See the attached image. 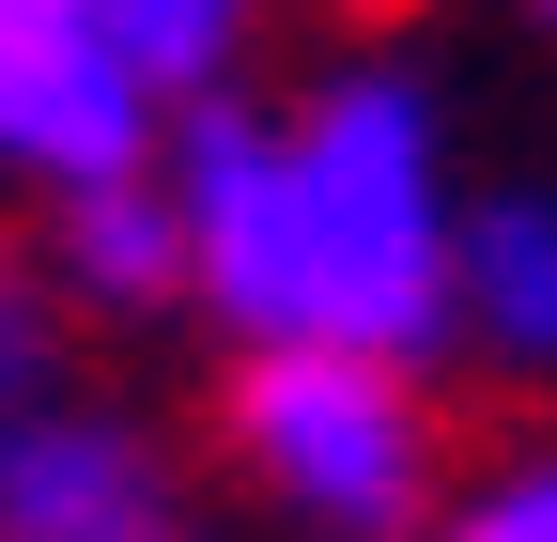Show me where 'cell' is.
<instances>
[{
	"instance_id": "1",
	"label": "cell",
	"mask_w": 557,
	"mask_h": 542,
	"mask_svg": "<svg viewBox=\"0 0 557 542\" xmlns=\"http://www.w3.org/2000/svg\"><path fill=\"white\" fill-rule=\"evenodd\" d=\"M186 295L248 342H449V171L403 78H325L310 109H186Z\"/></svg>"
},
{
	"instance_id": "4",
	"label": "cell",
	"mask_w": 557,
	"mask_h": 542,
	"mask_svg": "<svg viewBox=\"0 0 557 542\" xmlns=\"http://www.w3.org/2000/svg\"><path fill=\"white\" fill-rule=\"evenodd\" d=\"M0 542H201L171 465L124 419L78 403H0Z\"/></svg>"
},
{
	"instance_id": "5",
	"label": "cell",
	"mask_w": 557,
	"mask_h": 542,
	"mask_svg": "<svg viewBox=\"0 0 557 542\" xmlns=\"http://www.w3.org/2000/svg\"><path fill=\"white\" fill-rule=\"evenodd\" d=\"M449 325L480 357H511V372H557V201L542 186L465 201V233H449Z\"/></svg>"
},
{
	"instance_id": "9",
	"label": "cell",
	"mask_w": 557,
	"mask_h": 542,
	"mask_svg": "<svg viewBox=\"0 0 557 542\" xmlns=\"http://www.w3.org/2000/svg\"><path fill=\"white\" fill-rule=\"evenodd\" d=\"M47 387V295H32V263L0 248V403H32Z\"/></svg>"
},
{
	"instance_id": "8",
	"label": "cell",
	"mask_w": 557,
	"mask_h": 542,
	"mask_svg": "<svg viewBox=\"0 0 557 542\" xmlns=\"http://www.w3.org/2000/svg\"><path fill=\"white\" fill-rule=\"evenodd\" d=\"M434 542H557V449H527V465H496Z\"/></svg>"
},
{
	"instance_id": "3",
	"label": "cell",
	"mask_w": 557,
	"mask_h": 542,
	"mask_svg": "<svg viewBox=\"0 0 557 542\" xmlns=\"http://www.w3.org/2000/svg\"><path fill=\"white\" fill-rule=\"evenodd\" d=\"M156 78L124 62L109 0H0V171L32 186H109L156 171Z\"/></svg>"
},
{
	"instance_id": "10",
	"label": "cell",
	"mask_w": 557,
	"mask_h": 542,
	"mask_svg": "<svg viewBox=\"0 0 557 542\" xmlns=\"http://www.w3.org/2000/svg\"><path fill=\"white\" fill-rule=\"evenodd\" d=\"M542 16H557V0H542Z\"/></svg>"
},
{
	"instance_id": "7",
	"label": "cell",
	"mask_w": 557,
	"mask_h": 542,
	"mask_svg": "<svg viewBox=\"0 0 557 542\" xmlns=\"http://www.w3.org/2000/svg\"><path fill=\"white\" fill-rule=\"evenodd\" d=\"M248 16H263V0H109V32H124V62L156 94H218L233 47H248Z\"/></svg>"
},
{
	"instance_id": "2",
	"label": "cell",
	"mask_w": 557,
	"mask_h": 542,
	"mask_svg": "<svg viewBox=\"0 0 557 542\" xmlns=\"http://www.w3.org/2000/svg\"><path fill=\"white\" fill-rule=\"evenodd\" d=\"M218 434L325 542H403L434 512V465H449L434 403H418V357H387V342H248Z\"/></svg>"
},
{
	"instance_id": "6",
	"label": "cell",
	"mask_w": 557,
	"mask_h": 542,
	"mask_svg": "<svg viewBox=\"0 0 557 542\" xmlns=\"http://www.w3.org/2000/svg\"><path fill=\"white\" fill-rule=\"evenodd\" d=\"M62 280L94 310H171L186 295V186H156V171L62 186Z\"/></svg>"
}]
</instances>
